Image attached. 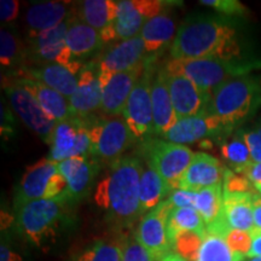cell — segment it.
Returning <instances> with one entry per match:
<instances>
[{"label":"cell","instance_id":"40","mask_svg":"<svg viewBox=\"0 0 261 261\" xmlns=\"http://www.w3.org/2000/svg\"><path fill=\"white\" fill-rule=\"evenodd\" d=\"M226 242L233 253L247 256L252 247V236L248 231L231 230L226 236Z\"/></svg>","mask_w":261,"mask_h":261},{"label":"cell","instance_id":"39","mask_svg":"<svg viewBox=\"0 0 261 261\" xmlns=\"http://www.w3.org/2000/svg\"><path fill=\"white\" fill-rule=\"evenodd\" d=\"M121 261H154L148 250L137 241L136 236H129L123 243Z\"/></svg>","mask_w":261,"mask_h":261},{"label":"cell","instance_id":"28","mask_svg":"<svg viewBox=\"0 0 261 261\" xmlns=\"http://www.w3.org/2000/svg\"><path fill=\"white\" fill-rule=\"evenodd\" d=\"M119 12V2L114 0H85L75 6V15L84 23L99 33L114 23Z\"/></svg>","mask_w":261,"mask_h":261},{"label":"cell","instance_id":"29","mask_svg":"<svg viewBox=\"0 0 261 261\" xmlns=\"http://www.w3.org/2000/svg\"><path fill=\"white\" fill-rule=\"evenodd\" d=\"M140 38L145 45L146 54H155L175 38V23L168 14H160L146 22ZM173 42V41H172Z\"/></svg>","mask_w":261,"mask_h":261},{"label":"cell","instance_id":"11","mask_svg":"<svg viewBox=\"0 0 261 261\" xmlns=\"http://www.w3.org/2000/svg\"><path fill=\"white\" fill-rule=\"evenodd\" d=\"M70 17L57 27L40 33L38 37L29 39V56L34 61L45 64H60L69 68L74 73L80 74L84 69L79 61L74 60L67 46V33Z\"/></svg>","mask_w":261,"mask_h":261},{"label":"cell","instance_id":"30","mask_svg":"<svg viewBox=\"0 0 261 261\" xmlns=\"http://www.w3.org/2000/svg\"><path fill=\"white\" fill-rule=\"evenodd\" d=\"M171 195V191L163 180L161 175L155 171L149 163L143 168L142 177H140V207L143 214H146L156 205L163 202V198H167Z\"/></svg>","mask_w":261,"mask_h":261},{"label":"cell","instance_id":"44","mask_svg":"<svg viewBox=\"0 0 261 261\" xmlns=\"http://www.w3.org/2000/svg\"><path fill=\"white\" fill-rule=\"evenodd\" d=\"M234 173L243 175L247 178L252 184H257L261 182V162H248L246 165L241 166L236 169H233Z\"/></svg>","mask_w":261,"mask_h":261},{"label":"cell","instance_id":"41","mask_svg":"<svg viewBox=\"0 0 261 261\" xmlns=\"http://www.w3.org/2000/svg\"><path fill=\"white\" fill-rule=\"evenodd\" d=\"M200 4L213 8L225 16H243L247 12L246 6L237 0H201Z\"/></svg>","mask_w":261,"mask_h":261},{"label":"cell","instance_id":"48","mask_svg":"<svg viewBox=\"0 0 261 261\" xmlns=\"http://www.w3.org/2000/svg\"><path fill=\"white\" fill-rule=\"evenodd\" d=\"M0 261H23L19 254L15 253L14 250L10 249L9 246L3 243L0 248Z\"/></svg>","mask_w":261,"mask_h":261},{"label":"cell","instance_id":"16","mask_svg":"<svg viewBox=\"0 0 261 261\" xmlns=\"http://www.w3.org/2000/svg\"><path fill=\"white\" fill-rule=\"evenodd\" d=\"M99 168V163L91 156H75L58 162V169L67 180V190L64 192L69 201L79 200L89 194Z\"/></svg>","mask_w":261,"mask_h":261},{"label":"cell","instance_id":"42","mask_svg":"<svg viewBox=\"0 0 261 261\" xmlns=\"http://www.w3.org/2000/svg\"><path fill=\"white\" fill-rule=\"evenodd\" d=\"M243 137L249 149L252 161L261 162V127L250 132H243Z\"/></svg>","mask_w":261,"mask_h":261},{"label":"cell","instance_id":"35","mask_svg":"<svg viewBox=\"0 0 261 261\" xmlns=\"http://www.w3.org/2000/svg\"><path fill=\"white\" fill-rule=\"evenodd\" d=\"M221 155L226 160L228 165H231L233 169L252 161L248 145L244 140L243 132H238L232 138L226 140L221 145Z\"/></svg>","mask_w":261,"mask_h":261},{"label":"cell","instance_id":"34","mask_svg":"<svg viewBox=\"0 0 261 261\" xmlns=\"http://www.w3.org/2000/svg\"><path fill=\"white\" fill-rule=\"evenodd\" d=\"M123 243L98 241L87 249H85L74 261H121L123 254Z\"/></svg>","mask_w":261,"mask_h":261},{"label":"cell","instance_id":"32","mask_svg":"<svg viewBox=\"0 0 261 261\" xmlns=\"http://www.w3.org/2000/svg\"><path fill=\"white\" fill-rule=\"evenodd\" d=\"M224 190L221 184L204 188L196 192L195 210L201 214L205 225L213 224L223 212Z\"/></svg>","mask_w":261,"mask_h":261},{"label":"cell","instance_id":"15","mask_svg":"<svg viewBox=\"0 0 261 261\" xmlns=\"http://www.w3.org/2000/svg\"><path fill=\"white\" fill-rule=\"evenodd\" d=\"M165 77L178 119L205 114L210 94L201 91L192 81L182 75L168 74L165 71Z\"/></svg>","mask_w":261,"mask_h":261},{"label":"cell","instance_id":"46","mask_svg":"<svg viewBox=\"0 0 261 261\" xmlns=\"http://www.w3.org/2000/svg\"><path fill=\"white\" fill-rule=\"evenodd\" d=\"M250 236H252V247H250L249 253L247 257H261V230L260 228L254 227L250 231Z\"/></svg>","mask_w":261,"mask_h":261},{"label":"cell","instance_id":"18","mask_svg":"<svg viewBox=\"0 0 261 261\" xmlns=\"http://www.w3.org/2000/svg\"><path fill=\"white\" fill-rule=\"evenodd\" d=\"M146 51L140 35L129 40L119 41L104 52L96 64L102 73H121L144 64Z\"/></svg>","mask_w":261,"mask_h":261},{"label":"cell","instance_id":"43","mask_svg":"<svg viewBox=\"0 0 261 261\" xmlns=\"http://www.w3.org/2000/svg\"><path fill=\"white\" fill-rule=\"evenodd\" d=\"M168 200L172 204L177 208H194L196 201V192L187 191V190H175L169 195Z\"/></svg>","mask_w":261,"mask_h":261},{"label":"cell","instance_id":"21","mask_svg":"<svg viewBox=\"0 0 261 261\" xmlns=\"http://www.w3.org/2000/svg\"><path fill=\"white\" fill-rule=\"evenodd\" d=\"M152 116H154V129L156 136L165 137L173 127L177 125L178 116L173 108L172 98L166 83L165 71L159 70L151 83Z\"/></svg>","mask_w":261,"mask_h":261},{"label":"cell","instance_id":"45","mask_svg":"<svg viewBox=\"0 0 261 261\" xmlns=\"http://www.w3.org/2000/svg\"><path fill=\"white\" fill-rule=\"evenodd\" d=\"M19 2L17 0H2L0 2V19L3 23H11L17 18Z\"/></svg>","mask_w":261,"mask_h":261},{"label":"cell","instance_id":"14","mask_svg":"<svg viewBox=\"0 0 261 261\" xmlns=\"http://www.w3.org/2000/svg\"><path fill=\"white\" fill-rule=\"evenodd\" d=\"M151 74L149 69L144 70L133 89L123 110V119L129 127L135 138H144L152 133L154 116L151 102Z\"/></svg>","mask_w":261,"mask_h":261},{"label":"cell","instance_id":"3","mask_svg":"<svg viewBox=\"0 0 261 261\" xmlns=\"http://www.w3.org/2000/svg\"><path fill=\"white\" fill-rule=\"evenodd\" d=\"M261 106V85L250 75L236 77L221 85L210 96L205 114L213 116L225 129L249 117Z\"/></svg>","mask_w":261,"mask_h":261},{"label":"cell","instance_id":"36","mask_svg":"<svg viewBox=\"0 0 261 261\" xmlns=\"http://www.w3.org/2000/svg\"><path fill=\"white\" fill-rule=\"evenodd\" d=\"M23 56L22 44L17 35L8 28L0 32V63L2 67L9 68L15 65Z\"/></svg>","mask_w":261,"mask_h":261},{"label":"cell","instance_id":"31","mask_svg":"<svg viewBox=\"0 0 261 261\" xmlns=\"http://www.w3.org/2000/svg\"><path fill=\"white\" fill-rule=\"evenodd\" d=\"M195 232L204 237L207 233V225L201 214L194 208H173L168 219V236L171 243L180 232Z\"/></svg>","mask_w":261,"mask_h":261},{"label":"cell","instance_id":"25","mask_svg":"<svg viewBox=\"0 0 261 261\" xmlns=\"http://www.w3.org/2000/svg\"><path fill=\"white\" fill-rule=\"evenodd\" d=\"M83 122L84 120L76 117L57 122L51 138V151L48 159L55 162H62L64 160L79 156L80 129Z\"/></svg>","mask_w":261,"mask_h":261},{"label":"cell","instance_id":"2","mask_svg":"<svg viewBox=\"0 0 261 261\" xmlns=\"http://www.w3.org/2000/svg\"><path fill=\"white\" fill-rule=\"evenodd\" d=\"M142 161L135 156H122L110 165V169L98 182L93 198L107 218L120 227H132L144 217L140 207Z\"/></svg>","mask_w":261,"mask_h":261},{"label":"cell","instance_id":"10","mask_svg":"<svg viewBox=\"0 0 261 261\" xmlns=\"http://www.w3.org/2000/svg\"><path fill=\"white\" fill-rule=\"evenodd\" d=\"M174 205L169 200L161 202L142 218L135 236L148 250L152 260L159 261L171 253L172 243L168 236V219Z\"/></svg>","mask_w":261,"mask_h":261},{"label":"cell","instance_id":"9","mask_svg":"<svg viewBox=\"0 0 261 261\" xmlns=\"http://www.w3.org/2000/svg\"><path fill=\"white\" fill-rule=\"evenodd\" d=\"M90 156L112 163L122 158L132 144L135 136L127 126L125 119H107L90 126Z\"/></svg>","mask_w":261,"mask_h":261},{"label":"cell","instance_id":"23","mask_svg":"<svg viewBox=\"0 0 261 261\" xmlns=\"http://www.w3.org/2000/svg\"><path fill=\"white\" fill-rule=\"evenodd\" d=\"M18 75H21L23 79L40 81L60 92L68 100L76 92L77 81H79V74L60 64H44L39 68L23 69L19 71Z\"/></svg>","mask_w":261,"mask_h":261},{"label":"cell","instance_id":"51","mask_svg":"<svg viewBox=\"0 0 261 261\" xmlns=\"http://www.w3.org/2000/svg\"><path fill=\"white\" fill-rule=\"evenodd\" d=\"M250 261H261V257H254V259H252Z\"/></svg>","mask_w":261,"mask_h":261},{"label":"cell","instance_id":"49","mask_svg":"<svg viewBox=\"0 0 261 261\" xmlns=\"http://www.w3.org/2000/svg\"><path fill=\"white\" fill-rule=\"evenodd\" d=\"M159 261H188V260H185L184 257L180 256L177 253L171 252L169 254H167V255H166V256H163L162 259H160Z\"/></svg>","mask_w":261,"mask_h":261},{"label":"cell","instance_id":"4","mask_svg":"<svg viewBox=\"0 0 261 261\" xmlns=\"http://www.w3.org/2000/svg\"><path fill=\"white\" fill-rule=\"evenodd\" d=\"M69 198L63 192L48 200H35L16 208V225L27 242L46 249L56 240Z\"/></svg>","mask_w":261,"mask_h":261},{"label":"cell","instance_id":"17","mask_svg":"<svg viewBox=\"0 0 261 261\" xmlns=\"http://www.w3.org/2000/svg\"><path fill=\"white\" fill-rule=\"evenodd\" d=\"M102 87L99 81V70L97 65L84 68L79 74L77 89L69 99L73 117L86 121L97 110H100Z\"/></svg>","mask_w":261,"mask_h":261},{"label":"cell","instance_id":"19","mask_svg":"<svg viewBox=\"0 0 261 261\" xmlns=\"http://www.w3.org/2000/svg\"><path fill=\"white\" fill-rule=\"evenodd\" d=\"M226 169L218 159L205 152H196L194 159L182 175L179 189L197 192L204 188L214 187L224 181Z\"/></svg>","mask_w":261,"mask_h":261},{"label":"cell","instance_id":"5","mask_svg":"<svg viewBox=\"0 0 261 261\" xmlns=\"http://www.w3.org/2000/svg\"><path fill=\"white\" fill-rule=\"evenodd\" d=\"M261 61H224L215 58L200 60H172L166 63L168 74L182 75L192 81L204 93L212 94L214 90L227 81L241 77L252 70L260 69Z\"/></svg>","mask_w":261,"mask_h":261},{"label":"cell","instance_id":"38","mask_svg":"<svg viewBox=\"0 0 261 261\" xmlns=\"http://www.w3.org/2000/svg\"><path fill=\"white\" fill-rule=\"evenodd\" d=\"M224 194H243V192H255V188L252 182L244 178L243 175H238L230 169H226L224 175Z\"/></svg>","mask_w":261,"mask_h":261},{"label":"cell","instance_id":"47","mask_svg":"<svg viewBox=\"0 0 261 261\" xmlns=\"http://www.w3.org/2000/svg\"><path fill=\"white\" fill-rule=\"evenodd\" d=\"M253 218H254V227L261 230V196L256 192L253 196Z\"/></svg>","mask_w":261,"mask_h":261},{"label":"cell","instance_id":"20","mask_svg":"<svg viewBox=\"0 0 261 261\" xmlns=\"http://www.w3.org/2000/svg\"><path fill=\"white\" fill-rule=\"evenodd\" d=\"M74 10L75 6L70 2H45L31 6L25 14L29 39L63 23L73 15Z\"/></svg>","mask_w":261,"mask_h":261},{"label":"cell","instance_id":"7","mask_svg":"<svg viewBox=\"0 0 261 261\" xmlns=\"http://www.w3.org/2000/svg\"><path fill=\"white\" fill-rule=\"evenodd\" d=\"M143 154L149 163L161 175L171 191L179 190V184L194 159L195 152L188 146L163 139H146Z\"/></svg>","mask_w":261,"mask_h":261},{"label":"cell","instance_id":"24","mask_svg":"<svg viewBox=\"0 0 261 261\" xmlns=\"http://www.w3.org/2000/svg\"><path fill=\"white\" fill-rule=\"evenodd\" d=\"M19 86L29 91L33 96L37 98L39 104L42 107V109L50 115L52 119L56 120L57 122L67 121V120L73 119L70 112L69 100L64 96H62L60 92L55 91L51 87L46 86L40 81L23 79L19 77L17 80H14Z\"/></svg>","mask_w":261,"mask_h":261},{"label":"cell","instance_id":"50","mask_svg":"<svg viewBox=\"0 0 261 261\" xmlns=\"http://www.w3.org/2000/svg\"><path fill=\"white\" fill-rule=\"evenodd\" d=\"M254 188H255V190L257 192H260L261 194V182H257V184H254Z\"/></svg>","mask_w":261,"mask_h":261},{"label":"cell","instance_id":"33","mask_svg":"<svg viewBox=\"0 0 261 261\" xmlns=\"http://www.w3.org/2000/svg\"><path fill=\"white\" fill-rule=\"evenodd\" d=\"M247 256L233 253L226 242V238L207 232L201 244L197 261H244Z\"/></svg>","mask_w":261,"mask_h":261},{"label":"cell","instance_id":"6","mask_svg":"<svg viewBox=\"0 0 261 261\" xmlns=\"http://www.w3.org/2000/svg\"><path fill=\"white\" fill-rule=\"evenodd\" d=\"M67 190V180L58 169V162L41 159L25 169L15 196V210L35 200H48Z\"/></svg>","mask_w":261,"mask_h":261},{"label":"cell","instance_id":"1","mask_svg":"<svg viewBox=\"0 0 261 261\" xmlns=\"http://www.w3.org/2000/svg\"><path fill=\"white\" fill-rule=\"evenodd\" d=\"M172 60L234 61L242 58L236 28L219 17L187 19L179 27L171 45Z\"/></svg>","mask_w":261,"mask_h":261},{"label":"cell","instance_id":"27","mask_svg":"<svg viewBox=\"0 0 261 261\" xmlns=\"http://www.w3.org/2000/svg\"><path fill=\"white\" fill-rule=\"evenodd\" d=\"M255 192L224 194L223 213L231 230L250 231L254 228L253 196Z\"/></svg>","mask_w":261,"mask_h":261},{"label":"cell","instance_id":"37","mask_svg":"<svg viewBox=\"0 0 261 261\" xmlns=\"http://www.w3.org/2000/svg\"><path fill=\"white\" fill-rule=\"evenodd\" d=\"M203 238L195 232H180L174 237L172 242V249L188 261H197Z\"/></svg>","mask_w":261,"mask_h":261},{"label":"cell","instance_id":"13","mask_svg":"<svg viewBox=\"0 0 261 261\" xmlns=\"http://www.w3.org/2000/svg\"><path fill=\"white\" fill-rule=\"evenodd\" d=\"M145 63L139 67L121 73H102L99 71V81L102 87L100 112L110 119L123 114L127 100L136 87L137 83L144 73Z\"/></svg>","mask_w":261,"mask_h":261},{"label":"cell","instance_id":"12","mask_svg":"<svg viewBox=\"0 0 261 261\" xmlns=\"http://www.w3.org/2000/svg\"><path fill=\"white\" fill-rule=\"evenodd\" d=\"M6 96L9 98V103L14 112L21 117V120L37 133L40 138L50 145L52 135L56 128L57 121L54 120L48 114L42 109L33 94L12 81L6 85Z\"/></svg>","mask_w":261,"mask_h":261},{"label":"cell","instance_id":"8","mask_svg":"<svg viewBox=\"0 0 261 261\" xmlns=\"http://www.w3.org/2000/svg\"><path fill=\"white\" fill-rule=\"evenodd\" d=\"M165 3L160 0H121L113 24L100 33L103 42L125 41L138 37L146 22L162 14Z\"/></svg>","mask_w":261,"mask_h":261},{"label":"cell","instance_id":"26","mask_svg":"<svg viewBox=\"0 0 261 261\" xmlns=\"http://www.w3.org/2000/svg\"><path fill=\"white\" fill-rule=\"evenodd\" d=\"M103 40L96 29L84 23L75 15L70 16V23L67 33V46L75 58H83L99 50Z\"/></svg>","mask_w":261,"mask_h":261},{"label":"cell","instance_id":"22","mask_svg":"<svg viewBox=\"0 0 261 261\" xmlns=\"http://www.w3.org/2000/svg\"><path fill=\"white\" fill-rule=\"evenodd\" d=\"M223 130L226 129L221 126V123L215 117L207 115V114H201L197 116L179 119L177 125L173 127L163 138L168 142L184 145L187 143H195L197 140L218 135Z\"/></svg>","mask_w":261,"mask_h":261}]
</instances>
